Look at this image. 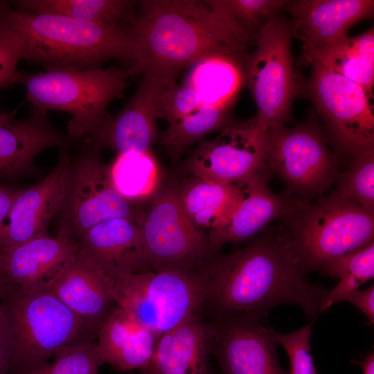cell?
Listing matches in <instances>:
<instances>
[{
	"instance_id": "cell-8",
	"label": "cell",
	"mask_w": 374,
	"mask_h": 374,
	"mask_svg": "<svg viewBox=\"0 0 374 374\" xmlns=\"http://www.w3.org/2000/svg\"><path fill=\"white\" fill-rule=\"evenodd\" d=\"M292 36L290 21L279 14L272 17L256 34L246 65L245 86L258 110L254 119L267 130L283 126L301 87L294 68Z\"/></svg>"
},
{
	"instance_id": "cell-5",
	"label": "cell",
	"mask_w": 374,
	"mask_h": 374,
	"mask_svg": "<svg viewBox=\"0 0 374 374\" xmlns=\"http://www.w3.org/2000/svg\"><path fill=\"white\" fill-rule=\"evenodd\" d=\"M130 78L127 69H48L21 72L30 108L46 115L50 111L70 114L68 136L87 141L99 128L109 104L123 98Z\"/></svg>"
},
{
	"instance_id": "cell-18",
	"label": "cell",
	"mask_w": 374,
	"mask_h": 374,
	"mask_svg": "<svg viewBox=\"0 0 374 374\" xmlns=\"http://www.w3.org/2000/svg\"><path fill=\"white\" fill-rule=\"evenodd\" d=\"M292 35L303 44V59L348 37L351 26L373 14V0H297L287 6Z\"/></svg>"
},
{
	"instance_id": "cell-27",
	"label": "cell",
	"mask_w": 374,
	"mask_h": 374,
	"mask_svg": "<svg viewBox=\"0 0 374 374\" xmlns=\"http://www.w3.org/2000/svg\"><path fill=\"white\" fill-rule=\"evenodd\" d=\"M317 61L344 78L360 86L373 96L374 85V28L355 37L348 36L307 58Z\"/></svg>"
},
{
	"instance_id": "cell-33",
	"label": "cell",
	"mask_w": 374,
	"mask_h": 374,
	"mask_svg": "<svg viewBox=\"0 0 374 374\" xmlns=\"http://www.w3.org/2000/svg\"><path fill=\"white\" fill-rule=\"evenodd\" d=\"M54 356L52 362H44L22 374H99L102 365L93 341L66 347Z\"/></svg>"
},
{
	"instance_id": "cell-2",
	"label": "cell",
	"mask_w": 374,
	"mask_h": 374,
	"mask_svg": "<svg viewBox=\"0 0 374 374\" xmlns=\"http://www.w3.org/2000/svg\"><path fill=\"white\" fill-rule=\"evenodd\" d=\"M207 300L217 319L265 316L283 303L299 305L310 321L322 312L327 291L310 283L283 235L265 234L228 255L211 256L202 268Z\"/></svg>"
},
{
	"instance_id": "cell-41",
	"label": "cell",
	"mask_w": 374,
	"mask_h": 374,
	"mask_svg": "<svg viewBox=\"0 0 374 374\" xmlns=\"http://www.w3.org/2000/svg\"><path fill=\"white\" fill-rule=\"evenodd\" d=\"M363 374H374V353L371 352L367 355L364 361L360 363Z\"/></svg>"
},
{
	"instance_id": "cell-20",
	"label": "cell",
	"mask_w": 374,
	"mask_h": 374,
	"mask_svg": "<svg viewBox=\"0 0 374 374\" xmlns=\"http://www.w3.org/2000/svg\"><path fill=\"white\" fill-rule=\"evenodd\" d=\"M79 242L60 230L0 249V275L10 286L46 287L74 256Z\"/></svg>"
},
{
	"instance_id": "cell-30",
	"label": "cell",
	"mask_w": 374,
	"mask_h": 374,
	"mask_svg": "<svg viewBox=\"0 0 374 374\" xmlns=\"http://www.w3.org/2000/svg\"><path fill=\"white\" fill-rule=\"evenodd\" d=\"M109 173L117 191L132 202L153 197L160 179L159 166L151 151L116 155Z\"/></svg>"
},
{
	"instance_id": "cell-9",
	"label": "cell",
	"mask_w": 374,
	"mask_h": 374,
	"mask_svg": "<svg viewBox=\"0 0 374 374\" xmlns=\"http://www.w3.org/2000/svg\"><path fill=\"white\" fill-rule=\"evenodd\" d=\"M153 197L145 210H137L135 217L148 271L201 269L215 252L208 237L186 215L177 188H168Z\"/></svg>"
},
{
	"instance_id": "cell-19",
	"label": "cell",
	"mask_w": 374,
	"mask_h": 374,
	"mask_svg": "<svg viewBox=\"0 0 374 374\" xmlns=\"http://www.w3.org/2000/svg\"><path fill=\"white\" fill-rule=\"evenodd\" d=\"M46 287L75 314L98 328L117 305L112 280L80 246Z\"/></svg>"
},
{
	"instance_id": "cell-15",
	"label": "cell",
	"mask_w": 374,
	"mask_h": 374,
	"mask_svg": "<svg viewBox=\"0 0 374 374\" xmlns=\"http://www.w3.org/2000/svg\"><path fill=\"white\" fill-rule=\"evenodd\" d=\"M258 320L239 314L211 323V353L223 374H289L279 364L273 329Z\"/></svg>"
},
{
	"instance_id": "cell-42",
	"label": "cell",
	"mask_w": 374,
	"mask_h": 374,
	"mask_svg": "<svg viewBox=\"0 0 374 374\" xmlns=\"http://www.w3.org/2000/svg\"><path fill=\"white\" fill-rule=\"evenodd\" d=\"M8 285L5 278L0 275V304Z\"/></svg>"
},
{
	"instance_id": "cell-1",
	"label": "cell",
	"mask_w": 374,
	"mask_h": 374,
	"mask_svg": "<svg viewBox=\"0 0 374 374\" xmlns=\"http://www.w3.org/2000/svg\"><path fill=\"white\" fill-rule=\"evenodd\" d=\"M131 24L136 46L130 77L176 82L180 72L213 54L249 57L254 39L215 0H143Z\"/></svg>"
},
{
	"instance_id": "cell-22",
	"label": "cell",
	"mask_w": 374,
	"mask_h": 374,
	"mask_svg": "<svg viewBox=\"0 0 374 374\" xmlns=\"http://www.w3.org/2000/svg\"><path fill=\"white\" fill-rule=\"evenodd\" d=\"M78 242L112 280L123 274L148 271L141 234L132 220L103 221L88 230Z\"/></svg>"
},
{
	"instance_id": "cell-21",
	"label": "cell",
	"mask_w": 374,
	"mask_h": 374,
	"mask_svg": "<svg viewBox=\"0 0 374 374\" xmlns=\"http://www.w3.org/2000/svg\"><path fill=\"white\" fill-rule=\"evenodd\" d=\"M15 116V112L0 114V179L30 172L38 154L50 148L66 147L72 139L33 108L25 119Z\"/></svg>"
},
{
	"instance_id": "cell-3",
	"label": "cell",
	"mask_w": 374,
	"mask_h": 374,
	"mask_svg": "<svg viewBox=\"0 0 374 374\" xmlns=\"http://www.w3.org/2000/svg\"><path fill=\"white\" fill-rule=\"evenodd\" d=\"M0 23L21 41V60L48 69H92L109 60L132 66L136 46L131 24L86 22L19 10L0 2Z\"/></svg>"
},
{
	"instance_id": "cell-12",
	"label": "cell",
	"mask_w": 374,
	"mask_h": 374,
	"mask_svg": "<svg viewBox=\"0 0 374 374\" xmlns=\"http://www.w3.org/2000/svg\"><path fill=\"white\" fill-rule=\"evenodd\" d=\"M60 231L75 240L96 224L113 218L135 222L137 209L112 181L109 166L88 148L72 161L69 186L62 208Z\"/></svg>"
},
{
	"instance_id": "cell-31",
	"label": "cell",
	"mask_w": 374,
	"mask_h": 374,
	"mask_svg": "<svg viewBox=\"0 0 374 374\" xmlns=\"http://www.w3.org/2000/svg\"><path fill=\"white\" fill-rule=\"evenodd\" d=\"M323 273L340 280L333 290L327 291L322 312L373 278L374 242L355 252L338 257L326 267Z\"/></svg>"
},
{
	"instance_id": "cell-29",
	"label": "cell",
	"mask_w": 374,
	"mask_h": 374,
	"mask_svg": "<svg viewBox=\"0 0 374 374\" xmlns=\"http://www.w3.org/2000/svg\"><path fill=\"white\" fill-rule=\"evenodd\" d=\"M231 123L229 109L202 105L193 112L168 123L159 142L171 159L176 161L193 143L200 142L207 134L221 130Z\"/></svg>"
},
{
	"instance_id": "cell-24",
	"label": "cell",
	"mask_w": 374,
	"mask_h": 374,
	"mask_svg": "<svg viewBox=\"0 0 374 374\" xmlns=\"http://www.w3.org/2000/svg\"><path fill=\"white\" fill-rule=\"evenodd\" d=\"M96 348L102 364L119 371L145 370L159 337L133 320L118 305L100 324Z\"/></svg>"
},
{
	"instance_id": "cell-13",
	"label": "cell",
	"mask_w": 374,
	"mask_h": 374,
	"mask_svg": "<svg viewBox=\"0 0 374 374\" xmlns=\"http://www.w3.org/2000/svg\"><path fill=\"white\" fill-rule=\"evenodd\" d=\"M269 130L254 118L231 123L210 140H202L185 164L190 175L224 183L248 179L266 168Z\"/></svg>"
},
{
	"instance_id": "cell-7",
	"label": "cell",
	"mask_w": 374,
	"mask_h": 374,
	"mask_svg": "<svg viewBox=\"0 0 374 374\" xmlns=\"http://www.w3.org/2000/svg\"><path fill=\"white\" fill-rule=\"evenodd\" d=\"M112 282L117 305L158 337L199 314L207 300L202 269L130 273Z\"/></svg>"
},
{
	"instance_id": "cell-6",
	"label": "cell",
	"mask_w": 374,
	"mask_h": 374,
	"mask_svg": "<svg viewBox=\"0 0 374 374\" xmlns=\"http://www.w3.org/2000/svg\"><path fill=\"white\" fill-rule=\"evenodd\" d=\"M285 221L288 231L283 236L305 274L323 272L338 257L373 242L374 213L335 191Z\"/></svg>"
},
{
	"instance_id": "cell-10",
	"label": "cell",
	"mask_w": 374,
	"mask_h": 374,
	"mask_svg": "<svg viewBox=\"0 0 374 374\" xmlns=\"http://www.w3.org/2000/svg\"><path fill=\"white\" fill-rule=\"evenodd\" d=\"M302 88L323 118L335 147L352 159L374 151L371 97L358 84L317 61Z\"/></svg>"
},
{
	"instance_id": "cell-34",
	"label": "cell",
	"mask_w": 374,
	"mask_h": 374,
	"mask_svg": "<svg viewBox=\"0 0 374 374\" xmlns=\"http://www.w3.org/2000/svg\"><path fill=\"white\" fill-rule=\"evenodd\" d=\"M291 1L215 0L255 40L260 28L272 17L287 8Z\"/></svg>"
},
{
	"instance_id": "cell-28",
	"label": "cell",
	"mask_w": 374,
	"mask_h": 374,
	"mask_svg": "<svg viewBox=\"0 0 374 374\" xmlns=\"http://www.w3.org/2000/svg\"><path fill=\"white\" fill-rule=\"evenodd\" d=\"M8 4L17 9L53 14L99 24H131L138 1L132 0H17Z\"/></svg>"
},
{
	"instance_id": "cell-40",
	"label": "cell",
	"mask_w": 374,
	"mask_h": 374,
	"mask_svg": "<svg viewBox=\"0 0 374 374\" xmlns=\"http://www.w3.org/2000/svg\"><path fill=\"white\" fill-rule=\"evenodd\" d=\"M21 191L0 185V224L6 217Z\"/></svg>"
},
{
	"instance_id": "cell-14",
	"label": "cell",
	"mask_w": 374,
	"mask_h": 374,
	"mask_svg": "<svg viewBox=\"0 0 374 374\" xmlns=\"http://www.w3.org/2000/svg\"><path fill=\"white\" fill-rule=\"evenodd\" d=\"M271 175L265 168L239 183L237 197L225 217L208 231L207 235L215 252L226 243L246 240L275 220H285L308 202L285 193L276 194L267 186Z\"/></svg>"
},
{
	"instance_id": "cell-39",
	"label": "cell",
	"mask_w": 374,
	"mask_h": 374,
	"mask_svg": "<svg viewBox=\"0 0 374 374\" xmlns=\"http://www.w3.org/2000/svg\"><path fill=\"white\" fill-rule=\"evenodd\" d=\"M342 301H348L355 305L367 317L371 324L374 323V287L367 289L356 290L346 295Z\"/></svg>"
},
{
	"instance_id": "cell-16",
	"label": "cell",
	"mask_w": 374,
	"mask_h": 374,
	"mask_svg": "<svg viewBox=\"0 0 374 374\" xmlns=\"http://www.w3.org/2000/svg\"><path fill=\"white\" fill-rule=\"evenodd\" d=\"M143 75L136 91L115 115H108L86 141L96 152L109 148L118 154L150 151L157 137L163 94L169 85Z\"/></svg>"
},
{
	"instance_id": "cell-17",
	"label": "cell",
	"mask_w": 374,
	"mask_h": 374,
	"mask_svg": "<svg viewBox=\"0 0 374 374\" xmlns=\"http://www.w3.org/2000/svg\"><path fill=\"white\" fill-rule=\"evenodd\" d=\"M71 167L72 160L63 150L48 175L21 191L0 224V249L49 235V223L66 201Z\"/></svg>"
},
{
	"instance_id": "cell-36",
	"label": "cell",
	"mask_w": 374,
	"mask_h": 374,
	"mask_svg": "<svg viewBox=\"0 0 374 374\" xmlns=\"http://www.w3.org/2000/svg\"><path fill=\"white\" fill-rule=\"evenodd\" d=\"M21 54L19 35L0 23V88L19 84L21 72L17 67Z\"/></svg>"
},
{
	"instance_id": "cell-32",
	"label": "cell",
	"mask_w": 374,
	"mask_h": 374,
	"mask_svg": "<svg viewBox=\"0 0 374 374\" xmlns=\"http://www.w3.org/2000/svg\"><path fill=\"white\" fill-rule=\"evenodd\" d=\"M337 181L336 193L374 213V151L353 159Z\"/></svg>"
},
{
	"instance_id": "cell-4",
	"label": "cell",
	"mask_w": 374,
	"mask_h": 374,
	"mask_svg": "<svg viewBox=\"0 0 374 374\" xmlns=\"http://www.w3.org/2000/svg\"><path fill=\"white\" fill-rule=\"evenodd\" d=\"M1 303L10 329L11 371L16 374L47 362L63 348L96 337L98 328L75 314L46 287L8 285Z\"/></svg>"
},
{
	"instance_id": "cell-35",
	"label": "cell",
	"mask_w": 374,
	"mask_h": 374,
	"mask_svg": "<svg viewBox=\"0 0 374 374\" xmlns=\"http://www.w3.org/2000/svg\"><path fill=\"white\" fill-rule=\"evenodd\" d=\"M277 344L286 350L290 362L289 374H317L310 353L311 324L291 333L283 334L273 330Z\"/></svg>"
},
{
	"instance_id": "cell-37",
	"label": "cell",
	"mask_w": 374,
	"mask_h": 374,
	"mask_svg": "<svg viewBox=\"0 0 374 374\" xmlns=\"http://www.w3.org/2000/svg\"><path fill=\"white\" fill-rule=\"evenodd\" d=\"M201 105L197 93L191 87L174 82L168 86L163 94L159 118L170 123L193 112Z\"/></svg>"
},
{
	"instance_id": "cell-26",
	"label": "cell",
	"mask_w": 374,
	"mask_h": 374,
	"mask_svg": "<svg viewBox=\"0 0 374 374\" xmlns=\"http://www.w3.org/2000/svg\"><path fill=\"white\" fill-rule=\"evenodd\" d=\"M177 188L181 207L191 223L201 231H208L227 214L239 189L231 184L193 176Z\"/></svg>"
},
{
	"instance_id": "cell-25",
	"label": "cell",
	"mask_w": 374,
	"mask_h": 374,
	"mask_svg": "<svg viewBox=\"0 0 374 374\" xmlns=\"http://www.w3.org/2000/svg\"><path fill=\"white\" fill-rule=\"evenodd\" d=\"M248 59L228 54L206 56L189 67L183 83L195 91L202 105L230 109L245 86Z\"/></svg>"
},
{
	"instance_id": "cell-11",
	"label": "cell",
	"mask_w": 374,
	"mask_h": 374,
	"mask_svg": "<svg viewBox=\"0 0 374 374\" xmlns=\"http://www.w3.org/2000/svg\"><path fill=\"white\" fill-rule=\"evenodd\" d=\"M315 126H280L269 130L265 166L292 195L308 197L327 190L340 173L337 159Z\"/></svg>"
},
{
	"instance_id": "cell-23",
	"label": "cell",
	"mask_w": 374,
	"mask_h": 374,
	"mask_svg": "<svg viewBox=\"0 0 374 374\" xmlns=\"http://www.w3.org/2000/svg\"><path fill=\"white\" fill-rule=\"evenodd\" d=\"M212 326L194 315L161 335L143 374H213Z\"/></svg>"
},
{
	"instance_id": "cell-38",
	"label": "cell",
	"mask_w": 374,
	"mask_h": 374,
	"mask_svg": "<svg viewBox=\"0 0 374 374\" xmlns=\"http://www.w3.org/2000/svg\"><path fill=\"white\" fill-rule=\"evenodd\" d=\"M12 339L10 329L3 308L0 304V374L11 371Z\"/></svg>"
}]
</instances>
